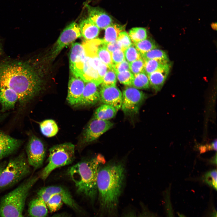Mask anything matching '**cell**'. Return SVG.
Wrapping results in <instances>:
<instances>
[{
  "label": "cell",
  "mask_w": 217,
  "mask_h": 217,
  "mask_svg": "<svg viewBox=\"0 0 217 217\" xmlns=\"http://www.w3.org/2000/svg\"><path fill=\"white\" fill-rule=\"evenodd\" d=\"M41 84L39 75L28 62H0V87L14 90L22 104L34 97L41 90Z\"/></svg>",
  "instance_id": "obj_1"
},
{
  "label": "cell",
  "mask_w": 217,
  "mask_h": 217,
  "mask_svg": "<svg viewBox=\"0 0 217 217\" xmlns=\"http://www.w3.org/2000/svg\"><path fill=\"white\" fill-rule=\"evenodd\" d=\"M124 175L121 163L109 164L100 167L97 178V187L101 211L112 216L117 210Z\"/></svg>",
  "instance_id": "obj_2"
},
{
  "label": "cell",
  "mask_w": 217,
  "mask_h": 217,
  "mask_svg": "<svg viewBox=\"0 0 217 217\" xmlns=\"http://www.w3.org/2000/svg\"><path fill=\"white\" fill-rule=\"evenodd\" d=\"M100 154L80 161L70 167L68 174L75 184L77 191L94 201L98 193L97 178L98 171L105 162Z\"/></svg>",
  "instance_id": "obj_3"
},
{
  "label": "cell",
  "mask_w": 217,
  "mask_h": 217,
  "mask_svg": "<svg viewBox=\"0 0 217 217\" xmlns=\"http://www.w3.org/2000/svg\"><path fill=\"white\" fill-rule=\"evenodd\" d=\"M32 176L3 196L0 200L1 217H22L29 192L39 178Z\"/></svg>",
  "instance_id": "obj_4"
},
{
  "label": "cell",
  "mask_w": 217,
  "mask_h": 217,
  "mask_svg": "<svg viewBox=\"0 0 217 217\" xmlns=\"http://www.w3.org/2000/svg\"><path fill=\"white\" fill-rule=\"evenodd\" d=\"M30 172L25 153L22 152L7 162L0 176V192L15 185Z\"/></svg>",
  "instance_id": "obj_5"
},
{
  "label": "cell",
  "mask_w": 217,
  "mask_h": 217,
  "mask_svg": "<svg viewBox=\"0 0 217 217\" xmlns=\"http://www.w3.org/2000/svg\"><path fill=\"white\" fill-rule=\"evenodd\" d=\"M75 148L74 145L68 142L50 148L48 163L40 173L39 178L45 181L55 169L71 163L75 158Z\"/></svg>",
  "instance_id": "obj_6"
},
{
  "label": "cell",
  "mask_w": 217,
  "mask_h": 217,
  "mask_svg": "<svg viewBox=\"0 0 217 217\" xmlns=\"http://www.w3.org/2000/svg\"><path fill=\"white\" fill-rule=\"evenodd\" d=\"M27 162L35 170L42 165L46 155V149L42 141L34 135L29 138L25 147Z\"/></svg>",
  "instance_id": "obj_7"
},
{
  "label": "cell",
  "mask_w": 217,
  "mask_h": 217,
  "mask_svg": "<svg viewBox=\"0 0 217 217\" xmlns=\"http://www.w3.org/2000/svg\"><path fill=\"white\" fill-rule=\"evenodd\" d=\"M146 97L143 92L133 86H128L122 93L121 108L126 115L137 113Z\"/></svg>",
  "instance_id": "obj_8"
},
{
  "label": "cell",
  "mask_w": 217,
  "mask_h": 217,
  "mask_svg": "<svg viewBox=\"0 0 217 217\" xmlns=\"http://www.w3.org/2000/svg\"><path fill=\"white\" fill-rule=\"evenodd\" d=\"M113 126V124L108 120L94 118L88 124L83 133L80 142V147L82 148L96 140Z\"/></svg>",
  "instance_id": "obj_9"
},
{
  "label": "cell",
  "mask_w": 217,
  "mask_h": 217,
  "mask_svg": "<svg viewBox=\"0 0 217 217\" xmlns=\"http://www.w3.org/2000/svg\"><path fill=\"white\" fill-rule=\"evenodd\" d=\"M81 36L79 26L77 23L73 22L68 25L62 32L54 45L51 58H55L64 47Z\"/></svg>",
  "instance_id": "obj_10"
},
{
  "label": "cell",
  "mask_w": 217,
  "mask_h": 217,
  "mask_svg": "<svg viewBox=\"0 0 217 217\" xmlns=\"http://www.w3.org/2000/svg\"><path fill=\"white\" fill-rule=\"evenodd\" d=\"M68 83L67 99L71 105L79 104L84 88L85 82L80 78L71 74Z\"/></svg>",
  "instance_id": "obj_11"
},
{
  "label": "cell",
  "mask_w": 217,
  "mask_h": 217,
  "mask_svg": "<svg viewBox=\"0 0 217 217\" xmlns=\"http://www.w3.org/2000/svg\"><path fill=\"white\" fill-rule=\"evenodd\" d=\"M100 100L104 104L112 106L118 110L121 108L122 93L116 86H101Z\"/></svg>",
  "instance_id": "obj_12"
},
{
  "label": "cell",
  "mask_w": 217,
  "mask_h": 217,
  "mask_svg": "<svg viewBox=\"0 0 217 217\" xmlns=\"http://www.w3.org/2000/svg\"><path fill=\"white\" fill-rule=\"evenodd\" d=\"M22 143L21 140L0 131V161L17 151Z\"/></svg>",
  "instance_id": "obj_13"
},
{
  "label": "cell",
  "mask_w": 217,
  "mask_h": 217,
  "mask_svg": "<svg viewBox=\"0 0 217 217\" xmlns=\"http://www.w3.org/2000/svg\"><path fill=\"white\" fill-rule=\"evenodd\" d=\"M86 8L88 18L100 29H105L112 23L111 17L104 10L88 5Z\"/></svg>",
  "instance_id": "obj_14"
},
{
  "label": "cell",
  "mask_w": 217,
  "mask_h": 217,
  "mask_svg": "<svg viewBox=\"0 0 217 217\" xmlns=\"http://www.w3.org/2000/svg\"><path fill=\"white\" fill-rule=\"evenodd\" d=\"M99 86L92 82H85V86L79 105H92L100 100Z\"/></svg>",
  "instance_id": "obj_15"
},
{
  "label": "cell",
  "mask_w": 217,
  "mask_h": 217,
  "mask_svg": "<svg viewBox=\"0 0 217 217\" xmlns=\"http://www.w3.org/2000/svg\"><path fill=\"white\" fill-rule=\"evenodd\" d=\"M170 68L168 63L147 75L150 85L156 92L162 88L168 75Z\"/></svg>",
  "instance_id": "obj_16"
},
{
  "label": "cell",
  "mask_w": 217,
  "mask_h": 217,
  "mask_svg": "<svg viewBox=\"0 0 217 217\" xmlns=\"http://www.w3.org/2000/svg\"><path fill=\"white\" fill-rule=\"evenodd\" d=\"M40 189L46 193L57 194L61 197L63 203L73 209H78V205L67 189L60 186H51L43 187Z\"/></svg>",
  "instance_id": "obj_17"
},
{
  "label": "cell",
  "mask_w": 217,
  "mask_h": 217,
  "mask_svg": "<svg viewBox=\"0 0 217 217\" xmlns=\"http://www.w3.org/2000/svg\"><path fill=\"white\" fill-rule=\"evenodd\" d=\"M18 99V95L14 90L0 87V103L2 111L13 108Z\"/></svg>",
  "instance_id": "obj_18"
},
{
  "label": "cell",
  "mask_w": 217,
  "mask_h": 217,
  "mask_svg": "<svg viewBox=\"0 0 217 217\" xmlns=\"http://www.w3.org/2000/svg\"><path fill=\"white\" fill-rule=\"evenodd\" d=\"M28 213L30 217H47L48 208L43 200L38 196L30 202Z\"/></svg>",
  "instance_id": "obj_19"
},
{
  "label": "cell",
  "mask_w": 217,
  "mask_h": 217,
  "mask_svg": "<svg viewBox=\"0 0 217 217\" xmlns=\"http://www.w3.org/2000/svg\"><path fill=\"white\" fill-rule=\"evenodd\" d=\"M37 194L43 200L51 212L58 210L63 203L61 197L56 193H46L40 189Z\"/></svg>",
  "instance_id": "obj_20"
},
{
  "label": "cell",
  "mask_w": 217,
  "mask_h": 217,
  "mask_svg": "<svg viewBox=\"0 0 217 217\" xmlns=\"http://www.w3.org/2000/svg\"><path fill=\"white\" fill-rule=\"evenodd\" d=\"M79 26L81 36L88 40L95 39L100 31V29L88 18L82 20Z\"/></svg>",
  "instance_id": "obj_21"
},
{
  "label": "cell",
  "mask_w": 217,
  "mask_h": 217,
  "mask_svg": "<svg viewBox=\"0 0 217 217\" xmlns=\"http://www.w3.org/2000/svg\"><path fill=\"white\" fill-rule=\"evenodd\" d=\"M125 27L124 25L113 23L107 27L105 29L103 43L106 44L117 41L120 33L124 30Z\"/></svg>",
  "instance_id": "obj_22"
},
{
  "label": "cell",
  "mask_w": 217,
  "mask_h": 217,
  "mask_svg": "<svg viewBox=\"0 0 217 217\" xmlns=\"http://www.w3.org/2000/svg\"><path fill=\"white\" fill-rule=\"evenodd\" d=\"M69 56L70 68L83 60L85 54L82 44L77 42L73 43L70 50Z\"/></svg>",
  "instance_id": "obj_23"
},
{
  "label": "cell",
  "mask_w": 217,
  "mask_h": 217,
  "mask_svg": "<svg viewBox=\"0 0 217 217\" xmlns=\"http://www.w3.org/2000/svg\"><path fill=\"white\" fill-rule=\"evenodd\" d=\"M118 111L114 107L104 104L96 109L94 114V118L103 120H108L115 117Z\"/></svg>",
  "instance_id": "obj_24"
},
{
  "label": "cell",
  "mask_w": 217,
  "mask_h": 217,
  "mask_svg": "<svg viewBox=\"0 0 217 217\" xmlns=\"http://www.w3.org/2000/svg\"><path fill=\"white\" fill-rule=\"evenodd\" d=\"M41 132L44 136L51 137L55 135L58 131V127L55 122L51 119L44 120L39 123Z\"/></svg>",
  "instance_id": "obj_25"
},
{
  "label": "cell",
  "mask_w": 217,
  "mask_h": 217,
  "mask_svg": "<svg viewBox=\"0 0 217 217\" xmlns=\"http://www.w3.org/2000/svg\"><path fill=\"white\" fill-rule=\"evenodd\" d=\"M131 86L138 89H148L150 85L147 75L144 71L134 75Z\"/></svg>",
  "instance_id": "obj_26"
},
{
  "label": "cell",
  "mask_w": 217,
  "mask_h": 217,
  "mask_svg": "<svg viewBox=\"0 0 217 217\" xmlns=\"http://www.w3.org/2000/svg\"><path fill=\"white\" fill-rule=\"evenodd\" d=\"M168 63V60L155 59L145 60L144 72L148 75Z\"/></svg>",
  "instance_id": "obj_27"
},
{
  "label": "cell",
  "mask_w": 217,
  "mask_h": 217,
  "mask_svg": "<svg viewBox=\"0 0 217 217\" xmlns=\"http://www.w3.org/2000/svg\"><path fill=\"white\" fill-rule=\"evenodd\" d=\"M97 53L98 58L102 63L109 68H112L111 53L107 50L103 43L99 47Z\"/></svg>",
  "instance_id": "obj_28"
},
{
  "label": "cell",
  "mask_w": 217,
  "mask_h": 217,
  "mask_svg": "<svg viewBox=\"0 0 217 217\" xmlns=\"http://www.w3.org/2000/svg\"><path fill=\"white\" fill-rule=\"evenodd\" d=\"M129 36L134 44L146 39L147 31L143 27L133 28L130 30Z\"/></svg>",
  "instance_id": "obj_29"
},
{
  "label": "cell",
  "mask_w": 217,
  "mask_h": 217,
  "mask_svg": "<svg viewBox=\"0 0 217 217\" xmlns=\"http://www.w3.org/2000/svg\"><path fill=\"white\" fill-rule=\"evenodd\" d=\"M133 44L141 55L157 47L154 41L149 39H146Z\"/></svg>",
  "instance_id": "obj_30"
},
{
  "label": "cell",
  "mask_w": 217,
  "mask_h": 217,
  "mask_svg": "<svg viewBox=\"0 0 217 217\" xmlns=\"http://www.w3.org/2000/svg\"><path fill=\"white\" fill-rule=\"evenodd\" d=\"M141 56L145 60L152 59L168 60L166 53L163 50L157 48L152 49L141 55Z\"/></svg>",
  "instance_id": "obj_31"
},
{
  "label": "cell",
  "mask_w": 217,
  "mask_h": 217,
  "mask_svg": "<svg viewBox=\"0 0 217 217\" xmlns=\"http://www.w3.org/2000/svg\"><path fill=\"white\" fill-rule=\"evenodd\" d=\"M124 53L125 59L129 64L142 58L141 54L133 44L126 49Z\"/></svg>",
  "instance_id": "obj_32"
},
{
  "label": "cell",
  "mask_w": 217,
  "mask_h": 217,
  "mask_svg": "<svg viewBox=\"0 0 217 217\" xmlns=\"http://www.w3.org/2000/svg\"><path fill=\"white\" fill-rule=\"evenodd\" d=\"M202 181L216 190L217 186V174L216 169L207 172L202 178Z\"/></svg>",
  "instance_id": "obj_33"
},
{
  "label": "cell",
  "mask_w": 217,
  "mask_h": 217,
  "mask_svg": "<svg viewBox=\"0 0 217 217\" xmlns=\"http://www.w3.org/2000/svg\"><path fill=\"white\" fill-rule=\"evenodd\" d=\"M117 78L116 73L113 68H109L102 79L101 86H116Z\"/></svg>",
  "instance_id": "obj_34"
},
{
  "label": "cell",
  "mask_w": 217,
  "mask_h": 217,
  "mask_svg": "<svg viewBox=\"0 0 217 217\" xmlns=\"http://www.w3.org/2000/svg\"><path fill=\"white\" fill-rule=\"evenodd\" d=\"M116 74L117 78L121 83L125 85L131 86L134 75L130 70L116 73Z\"/></svg>",
  "instance_id": "obj_35"
},
{
  "label": "cell",
  "mask_w": 217,
  "mask_h": 217,
  "mask_svg": "<svg viewBox=\"0 0 217 217\" xmlns=\"http://www.w3.org/2000/svg\"><path fill=\"white\" fill-rule=\"evenodd\" d=\"M145 60L142 57L129 64L130 71L134 75L144 71Z\"/></svg>",
  "instance_id": "obj_36"
},
{
  "label": "cell",
  "mask_w": 217,
  "mask_h": 217,
  "mask_svg": "<svg viewBox=\"0 0 217 217\" xmlns=\"http://www.w3.org/2000/svg\"><path fill=\"white\" fill-rule=\"evenodd\" d=\"M117 40L121 44V49L124 52L132 44L129 35L124 31L120 33Z\"/></svg>",
  "instance_id": "obj_37"
},
{
  "label": "cell",
  "mask_w": 217,
  "mask_h": 217,
  "mask_svg": "<svg viewBox=\"0 0 217 217\" xmlns=\"http://www.w3.org/2000/svg\"><path fill=\"white\" fill-rule=\"evenodd\" d=\"M113 64L119 63L125 60L124 52L121 49H117L111 53Z\"/></svg>",
  "instance_id": "obj_38"
},
{
  "label": "cell",
  "mask_w": 217,
  "mask_h": 217,
  "mask_svg": "<svg viewBox=\"0 0 217 217\" xmlns=\"http://www.w3.org/2000/svg\"><path fill=\"white\" fill-rule=\"evenodd\" d=\"M112 68L116 73L130 70L129 63L125 60L119 63L113 64Z\"/></svg>",
  "instance_id": "obj_39"
},
{
  "label": "cell",
  "mask_w": 217,
  "mask_h": 217,
  "mask_svg": "<svg viewBox=\"0 0 217 217\" xmlns=\"http://www.w3.org/2000/svg\"><path fill=\"white\" fill-rule=\"evenodd\" d=\"M105 45L107 50L111 53L116 50L121 49V44L117 40Z\"/></svg>",
  "instance_id": "obj_40"
},
{
  "label": "cell",
  "mask_w": 217,
  "mask_h": 217,
  "mask_svg": "<svg viewBox=\"0 0 217 217\" xmlns=\"http://www.w3.org/2000/svg\"><path fill=\"white\" fill-rule=\"evenodd\" d=\"M109 68L106 64L102 61L99 65L97 69V71L99 76L102 80Z\"/></svg>",
  "instance_id": "obj_41"
},
{
  "label": "cell",
  "mask_w": 217,
  "mask_h": 217,
  "mask_svg": "<svg viewBox=\"0 0 217 217\" xmlns=\"http://www.w3.org/2000/svg\"><path fill=\"white\" fill-rule=\"evenodd\" d=\"M138 217H158L146 208H143Z\"/></svg>",
  "instance_id": "obj_42"
},
{
  "label": "cell",
  "mask_w": 217,
  "mask_h": 217,
  "mask_svg": "<svg viewBox=\"0 0 217 217\" xmlns=\"http://www.w3.org/2000/svg\"><path fill=\"white\" fill-rule=\"evenodd\" d=\"M217 143V140L216 139L214 140L210 144H207V146L208 151L214 150L216 151Z\"/></svg>",
  "instance_id": "obj_43"
},
{
  "label": "cell",
  "mask_w": 217,
  "mask_h": 217,
  "mask_svg": "<svg viewBox=\"0 0 217 217\" xmlns=\"http://www.w3.org/2000/svg\"><path fill=\"white\" fill-rule=\"evenodd\" d=\"M122 217H136V216L134 212L130 211L126 213Z\"/></svg>",
  "instance_id": "obj_44"
},
{
  "label": "cell",
  "mask_w": 217,
  "mask_h": 217,
  "mask_svg": "<svg viewBox=\"0 0 217 217\" xmlns=\"http://www.w3.org/2000/svg\"><path fill=\"white\" fill-rule=\"evenodd\" d=\"M209 162L210 163L213 164L214 165L217 164V153L216 152L215 153V156L211 159L209 161Z\"/></svg>",
  "instance_id": "obj_45"
},
{
  "label": "cell",
  "mask_w": 217,
  "mask_h": 217,
  "mask_svg": "<svg viewBox=\"0 0 217 217\" xmlns=\"http://www.w3.org/2000/svg\"><path fill=\"white\" fill-rule=\"evenodd\" d=\"M7 163L6 161H4L0 163V176L3 170L6 166Z\"/></svg>",
  "instance_id": "obj_46"
},
{
  "label": "cell",
  "mask_w": 217,
  "mask_h": 217,
  "mask_svg": "<svg viewBox=\"0 0 217 217\" xmlns=\"http://www.w3.org/2000/svg\"><path fill=\"white\" fill-rule=\"evenodd\" d=\"M52 217H68L65 214H58L53 215Z\"/></svg>",
  "instance_id": "obj_47"
},
{
  "label": "cell",
  "mask_w": 217,
  "mask_h": 217,
  "mask_svg": "<svg viewBox=\"0 0 217 217\" xmlns=\"http://www.w3.org/2000/svg\"><path fill=\"white\" fill-rule=\"evenodd\" d=\"M177 215L178 217H187L184 215L179 212H177Z\"/></svg>",
  "instance_id": "obj_48"
},
{
  "label": "cell",
  "mask_w": 217,
  "mask_h": 217,
  "mask_svg": "<svg viewBox=\"0 0 217 217\" xmlns=\"http://www.w3.org/2000/svg\"><path fill=\"white\" fill-rule=\"evenodd\" d=\"M216 23H213L211 25V27L213 29L216 30Z\"/></svg>",
  "instance_id": "obj_49"
},
{
  "label": "cell",
  "mask_w": 217,
  "mask_h": 217,
  "mask_svg": "<svg viewBox=\"0 0 217 217\" xmlns=\"http://www.w3.org/2000/svg\"><path fill=\"white\" fill-rule=\"evenodd\" d=\"M211 217H217V212L216 211L214 210L213 211Z\"/></svg>",
  "instance_id": "obj_50"
},
{
  "label": "cell",
  "mask_w": 217,
  "mask_h": 217,
  "mask_svg": "<svg viewBox=\"0 0 217 217\" xmlns=\"http://www.w3.org/2000/svg\"><path fill=\"white\" fill-rule=\"evenodd\" d=\"M2 49L1 46L0 45V55H1L2 53Z\"/></svg>",
  "instance_id": "obj_51"
},
{
  "label": "cell",
  "mask_w": 217,
  "mask_h": 217,
  "mask_svg": "<svg viewBox=\"0 0 217 217\" xmlns=\"http://www.w3.org/2000/svg\"><path fill=\"white\" fill-rule=\"evenodd\" d=\"M22 217H24L23 216Z\"/></svg>",
  "instance_id": "obj_52"
}]
</instances>
